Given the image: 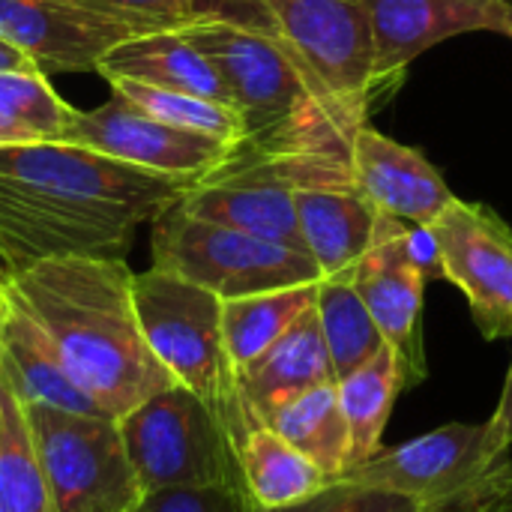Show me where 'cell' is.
Listing matches in <instances>:
<instances>
[{"label": "cell", "instance_id": "cell-1", "mask_svg": "<svg viewBox=\"0 0 512 512\" xmlns=\"http://www.w3.org/2000/svg\"><path fill=\"white\" fill-rule=\"evenodd\" d=\"M195 180L153 174L96 150L42 141L0 147V276L48 258H120Z\"/></svg>", "mask_w": 512, "mask_h": 512}, {"label": "cell", "instance_id": "cell-2", "mask_svg": "<svg viewBox=\"0 0 512 512\" xmlns=\"http://www.w3.org/2000/svg\"><path fill=\"white\" fill-rule=\"evenodd\" d=\"M123 258H48L6 279V294L45 330L72 381L114 420L177 381L159 366L132 303Z\"/></svg>", "mask_w": 512, "mask_h": 512}, {"label": "cell", "instance_id": "cell-3", "mask_svg": "<svg viewBox=\"0 0 512 512\" xmlns=\"http://www.w3.org/2000/svg\"><path fill=\"white\" fill-rule=\"evenodd\" d=\"M180 30L219 69L243 120L246 147L348 156L354 132L321 105L285 42L270 30V21L204 15Z\"/></svg>", "mask_w": 512, "mask_h": 512}, {"label": "cell", "instance_id": "cell-4", "mask_svg": "<svg viewBox=\"0 0 512 512\" xmlns=\"http://www.w3.org/2000/svg\"><path fill=\"white\" fill-rule=\"evenodd\" d=\"M132 303L159 366L201 396L228 423L237 444L258 426L237 390V369L222 336V300L168 270L132 276Z\"/></svg>", "mask_w": 512, "mask_h": 512}, {"label": "cell", "instance_id": "cell-5", "mask_svg": "<svg viewBox=\"0 0 512 512\" xmlns=\"http://www.w3.org/2000/svg\"><path fill=\"white\" fill-rule=\"evenodd\" d=\"M117 423L144 495L207 486L246 489L237 438L219 411L189 387H165Z\"/></svg>", "mask_w": 512, "mask_h": 512}, {"label": "cell", "instance_id": "cell-6", "mask_svg": "<svg viewBox=\"0 0 512 512\" xmlns=\"http://www.w3.org/2000/svg\"><path fill=\"white\" fill-rule=\"evenodd\" d=\"M339 180H354L342 153H264L240 144L219 168L195 180L177 204L198 219L306 252L294 189Z\"/></svg>", "mask_w": 512, "mask_h": 512}, {"label": "cell", "instance_id": "cell-7", "mask_svg": "<svg viewBox=\"0 0 512 512\" xmlns=\"http://www.w3.org/2000/svg\"><path fill=\"white\" fill-rule=\"evenodd\" d=\"M150 225L153 267L201 285L219 300H237L324 279L309 252L198 219L177 201L168 204Z\"/></svg>", "mask_w": 512, "mask_h": 512}, {"label": "cell", "instance_id": "cell-8", "mask_svg": "<svg viewBox=\"0 0 512 512\" xmlns=\"http://www.w3.org/2000/svg\"><path fill=\"white\" fill-rule=\"evenodd\" d=\"M321 105L348 129L366 123L375 81V36L360 0H261Z\"/></svg>", "mask_w": 512, "mask_h": 512}, {"label": "cell", "instance_id": "cell-9", "mask_svg": "<svg viewBox=\"0 0 512 512\" xmlns=\"http://www.w3.org/2000/svg\"><path fill=\"white\" fill-rule=\"evenodd\" d=\"M48 512H132L144 492L129 462L120 423L108 414H72L24 405Z\"/></svg>", "mask_w": 512, "mask_h": 512}, {"label": "cell", "instance_id": "cell-10", "mask_svg": "<svg viewBox=\"0 0 512 512\" xmlns=\"http://www.w3.org/2000/svg\"><path fill=\"white\" fill-rule=\"evenodd\" d=\"M510 456L492 423H450L414 441L381 447L336 480L399 492L435 507L477 512V492Z\"/></svg>", "mask_w": 512, "mask_h": 512}, {"label": "cell", "instance_id": "cell-11", "mask_svg": "<svg viewBox=\"0 0 512 512\" xmlns=\"http://www.w3.org/2000/svg\"><path fill=\"white\" fill-rule=\"evenodd\" d=\"M63 141L96 150L102 156L120 159L126 165L153 174L189 177V180H201L240 147L225 138L174 129L144 114L114 90L111 99L99 108L90 111L72 108Z\"/></svg>", "mask_w": 512, "mask_h": 512}, {"label": "cell", "instance_id": "cell-12", "mask_svg": "<svg viewBox=\"0 0 512 512\" xmlns=\"http://www.w3.org/2000/svg\"><path fill=\"white\" fill-rule=\"evenodd\" d=\"M432 231L444 279L465 294L480 333L489 342L512 336V231L501 216L456 198Z\"/></svg>", "mask_w": 512, "mask_h": 512}, {"label": "cell", "instance_id": "cell-13", "mask_svg": "<svg viewBox=\"0 0 512 512\" xmlns=\"http://www.w3.org/2000/svg\"><path fill=\"white\" fill-rule=\"evenodd\" d=\"M405 222L378 216V231L369 252L351 267V282L375 318L384 342L396 351L408 384L426 381L423 348V294L426 276L405 252Z\"/></svg>", "mask_w": 512, "mask_h": 512}, {"label": "cell", "instance_id": "cell-14", "mask_svg": "<svg viewBox=\"0 0 512 512\" xmlns=\"http://www.w3.org/2000/svg\"><path fill=\"white\" fill-rule=\"evenodd\" d=\"M135 33L147 30L72 0H0V36L21 48L42 75L96 72L99 60Z\"/></svg>", "mask_w": 512, "mask_h": 512}, {"label": "cell", "instance_id": "cell-15", "mask_svg": "<svg viewBox=\"0 0 512 512\" xmlns=\"http://www.w3.org/2000/svg\"><path fill=\"white\" fill-rule=\"evenodd\" d=\"M372 18L375 81H393L432 45L474 33H504L512 3L507 0H360Z\"/></svg>", "mask_w": 512, "mask_h": 512}, {"label": "cell", "instance_id": "cell-16", "mask_svg": "<svg viewBox=\"0 0 512 512\" xmlns=\"http://www.w3.org/2000/svg\"><path fill=\"white\" fill-rule=\"evenodd\" d=\"M348 162L354 186L363 192V198L381 216L399 219L405 225H435L456 201L453 189L423 153L366 123L351 138Z\"/></svg>", "mask_w": 512, "mask_h": 512}, {"label": "cell", "instance_id": "cell-17", "mask_svg": "<svg viewBox=\"0 0 512 512\" xmlns=\"http://www.w3.org/2000/svg\"><path fill=\"white\" fill-rule=\"evenodd\" d=\"M321 384H336V375L315 306L303 312L291 324V330L279 336L264 354H258L246 366H237L240 399L258 426H264L267 417L288 399Z\"/></svg>", "mask_w": 512, "mask_h": 512}, {"label": "cell", "instance_id": "cell-18", "mask_svg": "<svg viewBox=\"0 0 512 512\" xmlns=\"http://www.w3.org/2000/svg\"><path fill=\"white\" fill-rule=\"evenodd\" d=\"M0 375L21 405H48L72 414H105L66 372L45 330L6 294L0 312Z\"/></svg>", "mask_w": 512, "mask_h": 512}, {"label": "cell", "instance_id": "cell-19", "mask_svg": "<svg viewBox=\"0 0 512 512\" xmlns=\"http://www.w3.org/2000/svg\"><path fill=\"white\" fill-rule=\"evenodd\" d=\"M294 207L303 249L312 255L321 276L351 270L369 252L381 213L363 198L354 180L297 186Z\"/></svg>", "mask_w": 512, "mask_h": 512}, {"label": "cell", "instance_id": "cell-20", "mask_svg": "<svg viewBox=\"0 0 512 512\" xmlns=\"http://www.w3.org/2000/svg\"><path fill=\"white\" fill-rule=\"evenodd\" d=\"M96 72L105 81H141V84L186 90L231 105V93L219 69L186 39L180 27L147 30L117 42L99 60Z\"/></svg>", "mask_w": 512, "mask_h": 512}, {"label": "cell", "instance_id": "cell-21", "mask_svg": "<svg viewBox=\"0 0 512 512\" xmlns=\"http://www.w3.org/2000/svg\"><path fill=\"white\" fill-rule=\"evenodd\" d=\"M408 375L390 345H384L360 369L336 381V396L351 435V468L366 462L384 447V429L390 411L402 390H408Z\"/></svg>", "mask_w": 512, "mask_h": 512}, {"label": "cell", "instance_id": "cell-22", "mask_svg": "<svg viewBox=\"0 0 512 512\" xmlns=\"http://www.w3.org/2000/svg\"><path fill=\"white\" fill-rule=\"evenodd\" d=\"M240 468L246 492L261 510H282L300 504L330 483L312 459H306L270 426H255L243 438Z\"/></svg>", "mask_w": 512, "mask_h": 512}, {"label": "cell", "instance_id": "cell-23", "mask_svg": "<svg viewBox=\"0 0 512 512\" xmlns=\"http://www.w3.org/2000/svg\"><path fill=\"white\" fill-rule=\"evenodd\" d=\"M264 426L312 459L327 480H336L351 468V435L339 408L336 384H321L288 399L267 417Z\"/></svg>", "mask_w": 512, "mask_h": 512}, {"label": "cell", "instance_id": "cell-24", "mask_svg": "<svg viewBox=\"0 0 512 512\" xmlns=\"http://www.w3.org/2000/svg\"><path fill=\"white\" fill-rule=\"evenodd\" d=\"M315 294L318 282L222 300V336L234 369L252 363L285 336L291 324L315 306Z\"/></svg>", "mask_w": 512, "mask_h": 512}, {"label": "cell", "instance_id": "cell-25", "mask_svg": "<svg viewBox=\"0 0 512 512\" xmlns=\"http://www.w3.org/2000/svg\"><path fill=\"white\" fill-rule=\"evenodd\" d=\"M315 315L336 381L372 360L387 342L351 282V270L324 276L315 294Z\"/></svg>", "mask_w": 512, "mask_h": 512}, {"label": "cell", "instance_id": "cell-26", "mask_svg": "<svg viewBox=\"0 0 512 512\" xmlns=\"http://www.w3.org/2000/svg\"><path fill=\"white\" fill-rule=\"evenodd\" d=\"M72 105H66L39 69L0 72V147L63 141Z\"/></svg>", "mask_w": 512, "mask_h": 512}, {"label": "cell", "instance_id": "cell-27", "mask_svg": "<svg viewBox=\"0 0 512 512\" xmlns=\"http://www.w3.org/2000/svg\"><path fill=\"white\" fill-rule=\"evenodd\" d=\"M0 512H48L45 477L24 405L0 375Z\"/></svg>", "mask_w": 512, "mask_h": 512}, {"label": "cell", "instance_id": "cell-28", "mask_svg": "<svg viewBox=\"0 0 512 512\" xmlns=\"http://www.w3.org/2000/svg\"><path fill=\"white\" fill-rule=\"evenodd\" d=\"M114 93L129 99L135 108L144 114L186 132H201L213 138H225L231 144H243V120L231 105H222L216 99H204L186 90H168V87H153L141 81H108Z\"/></svg>", "mask_w": 512, "mask_h": 512}, {"label": "cell", "instance_id": "cell-29", "mask_svg": "<svg viewBox=\"0 0 512 512\" xmlns=\"http://www.w3.org/2000/svg\"><path fill=\"white\" fill-rule=\"evenodd\" d=\"M258 512H465L453 507H435L423 504L417 498L399 495V492H384L375 486H360L348 480H330L321 492L312 498L282 507V510H261Z\"/></svg>", "mask_w": 512, "mask_h": 512}, {"label": "cell", "instance_id": "cell-30", "mask_svg": "<svg viewBox=\"0 0 512 512\" xmlns=\"http://www.w3.org/2000/svg\"><path fill=\"white\" fill-rule=\"evenodd\" d=\"M72 3L132 21L141 30L186 27L189 21L210 15V0H72Z\"/></svg>", "mask_w": 512, "mask_h": 512}, {"label": "cell", "instance_id": "cell-31", "mask_svg": "<svg viewBox=\"0 0 512 512\" xmlns=\"http://www.w3.org/2000/svg\"><path fill=\"white\" fill-rule=\"evenodd\" d=\"M132 512H258V507L243 486H207L144 495Z\"/></svg>", "mask_w": 512, "mask_h": 512}, {"label": "cell", "instance_id": "cell-32", "mask_svg": "<svg viewBox=\"0 0 512 512\" xmlns=\"http://www.w3.org/2000/svg\"><path fill=\"white\" fill-rule=\"evenodd\" d=\"M405 252L411 264L429 279H444V264H441V249L432 225H408L405 228Z\"/></svg>", "mask_w": 512, "mask_h": 512}, {"label": "cell", "instance_id": "cell-33", "mask_svg": "<svg viewBox=\"0 0 512 512\" xmlns=\"http://www.w3.org/2000/svg\"><path fill=\"white\" fill-rule=\"evenodd\" d=\"M477 512H512V453L480 486Z\"/></svg>", "mask_w": 512, "mask_h": 512}, {"label": "cell", "instance_id": "cell-34", "mask_svg": "<svg viewBox=\"0 0 512 512\" xmlns=\"http://www.w3.org/2000/svg\"><path fill=\"white\" fill-rule=\"evenodd\" d=\"M495 435L501 438V444L512 453V363L510 372H507V381H504V390H501V402L495 408V414L489 417Z\"/></svg>", "mask_w": 512, "mask_h": 512}, {"label": "cell", "instance_id": "cell-35", "mask_svg": "<svg viewBox=\"0 0 512 512\" xmlns=\"http://www.w3.org/2000/svg\"><path fill=\"white\" fill-rule=\"evenodd\" d=\"M18 69H36V66L21 48H15L9 39L0 36V72H18Z\"/></svg>", "mask_w": 512, "mask_h": 512}, {"label": "cell", "instance_id": "cell-36", "mask_svg": "<svg viewBox=\"0 0 512 512\" xmlns=\"http://www.w3.org/2000/svg\"><path fill=\"white\" fill-rule=\"evenodd\" d=\"M504 33L512 39V9H510V15H507V27H504Z\"/></svg>", "mask_w": 512, "mask_h": 512}, {"label": "cell", "instance_id": "cell-37", "mask_svg": "<svg viewBox=\"0 0 512 512\" xmlns=\"http://www.w3.org/2000/svg\"><path fill=\"white\" fill-rule=\"evenodd\" d=\"M3 285H6V282H3V276H0V306H3Z\"/></svg>", "mask_w": 512, "mask_h": 512}, {"label": "cell", "instance_id": "cell-38", "mask_svg": "<svg viewBox=\"0 0 512 512\" xmlns=\"http://www.w3.org/2000/svg\"><path fill=\"white\" fill-rule=\"evenodd\" d=\"M0 312H3V306H0Z\"/></svg>", "mask_w": 512, "mask_h": 512}]
</instances>
